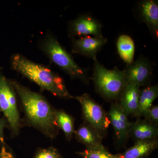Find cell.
I'll return each instance as SVG.
<instances>
[{
  "label": "cell",
  "mask_w": 158,
  "mask_h": 158,
  "mask_svg": "<svg viewBox=\"0 0 158 158\" xmlns=\"http://www.w3.org/2000/svg\"><path fill=\"white\" fill-rule=\"evenodd\" d=\"M20 103L25 121L51 140L59 134L56 121L57 109L43 95L31 90L14 80H9Z\"/></svg>",
  "instance_id": "obj_1"
},
{
  "label": "cell",
  "mask_w": 158,
  "mask_h": 158,
  "mask_svg": "<svg viewBox=\"0 0 158 158\" xmlns=\"http://www.w3.org/2000/svg\"><path fill=\"white\" fill-rule=\"evenodd\" d=\"M11 63L12 69L36 84L42 90L59 98H73L63 79L47 66L35 63L20 54L12 56Z\"/></svg>",
  "instance_id": "obj_2"
},
{
  "label": "cell",
  "mask_w": 158,
  "mask_h": 158,
  "mask_svg": "<svg viewBox=\"0 0 158 158\" xmlns=\"http://www.w3.org/2000/svg\"><path fill=\"white\" fill-rule=\"evenodd\" d=\"M40 46L51 61L71 78L79 79L85 84L90 83L88 68H82L77 64L71 54L52 34H46Z\"/></svg>",
  "instance_id": "obj_3"
},
{
  "label": "cell",
  "mask_w": 158,
  "mask_h": 158,
  "mask_svg": "<svg viewBox=\"0 0 158 158\" xmlns=\"http://www.w3.org/2000/svg\"><path fill=\"white\" fill-rule=\"evenodd\" d=\"M93 80L96 92L108 101H117L126 85L123 70L109 69L93 59Z\"/></svg>",
  "instance_id": "obj_4"
},
{
  "label": "cell",
  "mask_w": 158,
  "mask_h": 158,
  "mask_svg": "<svg viewBox=\"0 0 158 158\" xmlns=\"http://www.w3.org/2000/svg\"><path fill=\"white\" fill-rule=\"evenodd\" d=\"M17 101V95L9 80L0 71V107L13 138L19 136L22 125Z\"/></svg>",
  "instance_id": "obj_5"
},
{
  "label": "cell",
  "mask_w": 158,
  "mask_h": 158,
  "mask_svg": "<svg viewBox=\"0 0 158 158\" xmlns=\"http://www.w3.org/2000/svg\"><path fill=\"white\" fill-rule=\"evenodd\" d=\"M73 98L81 105L84 122L93 127L104 138L110 124L107 113L104 109L87 93L73 97Z\"/></svg>",
  "instance_id": "obj_6"
},
{
  "label": "cell",
  "mask_w": 158,
  "mask_h": 158,
  "mask_svg": "<svg viewBox=\"0 0 158 158\" xmlns=\"http://www.w3.org/2000/svg\"><path fill=\"white\" fill-rule=\"evenodd\" d=\"M126 84H135L140 87L150 85L153 67L149 59L141 56L127 65L123 69Z\"/></svg>",
  "instance_id": "obj_7"
},
{
  "label": "cell",
  "mask_w": 158,
  "mask_h": 158,
  "mask_svg": "<svg viewBox=\"0 0 158 158\" xmlns=\"http://www.w3.org/2000/svg\"><path fill=\"white\" fill-rule=\"evenodd\" d=\"M101 23L90 15L79 16L69 23V35L72 38L75 37H103Z\"/></svg>",
  "instance_id": "obj_8"
},
{
  "label": "cell",
  "mask_w": 158,
  "mask_h": 158,
  "mask_svg": "<svg viewBox=\"0 0 158 158\" xmlns=\"http://www.w3.org/2000/svg\"><path fill=\"white\" fill-rule=\"evenodd\" d=\"M107 114L114 130L117 144L124 145L129 138L131 122L129 121L128 116L118 101L112 104Z\"/></svg>",
  "instance_id": "obj_9"
},
{
  "label": "cell",
  "mask_w": 158,
  "mask_h": 158,
  "mask_svg": "<svg viewBox=\"0 0 158 158\" xmlns=\"http://www.w3.org/2000/svg\"><path fill=\"white\" fill-rule=\"evenodd\" d=\"M107 42V39L104 37L73 38L71 52L73 54H79L93 60L97 58V55Z\"/></svg>",
  "instance_id": "obj_10"
},
{
  "label": "cell",
  "mask_w": 158,
  "mask_h": 158,
  "mask_svg": "<svg viewBox=\"0 0 158 158\" xmlns=\"http://www.w3.org/2000/svg\"><path fill=\"white\" fill-rule=\"evenodd\" d=\"M139 19L147 25L154 36L158 37V3L155 0H143L138 3Z\"/></svg>",
  "instance_id": "obj_11"
},
{
  "label": "cell",
  "mask_w": 158,
  "mask_h": 158,
  "mask_svg": "<svg viewBox=\"0 0 158 158\" xmlns=\"http://www.w3.org/2000/svg\"><path fill=\"white\" fill-rule=\"evenodd\" d=\"M158 136V126L140 118L131 122L129 138L135 143L154 140L157 139Z\"/></svg>",
  "instance_id": "obj_12"
},
{
  "label": "cell",
  "mask_w": 158,
  "mask_h": 158,
  "mask_svg": "<svg viewBox=\"0 0 158 158\" xmlns=\"http://www.w3.org/2000/svg\"><path fill=\"white\" fill-rule=\"evenodd\" d=\"M74 135L78 142L85 145L86 149L103 146L102 144L103 138L94 128L85 122L75 130Z\"/></svg>",
  "instance_id": "obj_13"
},
{
  "label": "cell",
  "mask_w": 158,
  "mask_h": 158,
  "mask_svg": "<svg viewBox=\"0 0 158 158\" xmlns=\"http://www.w3.org/2000/svg\"><path fill=\"white\" fill-rule=\"evenodd\" d=\"M140 88L135 84H126L118 101L128 116H134L137 112Z\"/></svg>",
  "instance_id": "obj_14"
},
{
  "label": "cell",
  "mask_w": 158,
  "mask_h": 158,
  "mask_svg": "<svg viewBox=\"0 0 158 158\" xmlns=\"http://www.w3.org/2000/svg\"><path fill=\"white\" fill-rule=\"evenodd\" d=\"M158 147V138L136 142L124 152L112 154V158H146Z\"/></svg>",
  "instance_id": "obj_15"
},
{
  "label": "cell",
  "mask_w": 158,
  "mask_h": 158,
  "mask_svg": "<svg viewBox=\"0 0 158 158\" xmlns=\"http://www.w3.org/2000/svg\"><path fill=\"white\" fill-rule=\"evenodd\" d=\"M158 96L157 85H149L140 89L138 110L133 117L137 119L142 117L144 112L153 105Z\"/></svg>",
  "instance_id": "obj_16"
},
{
  "label": "cell",
  "mask_w": 158,
  "mask_h": 158,
  "mask_svg": "<svg viewBox=\"0 0 158 158\" xmlns=\"http://www.w3.org/2000/svg\"><path fill=\"white\" fill-rule=\"evenodd\" d=\"M75 118L69 114L65 110H57L56 113V121L59 130H61L65 135L66 141L72 140L75 130L74 128Z\"/></svg>",
  "instance_id": "obj_17"
},
{
  "label": "cell",
  "mask_w": 158,
  "mask_h": 158,
  "mask_svg": "<svg viewBox=\"0 0 158 158\" xmlns=\"http://www.w3.org/2000/svg\"><path fill=\"white\" fill-rule=\"evenodd\" d=\"M116 47L118 55L127 65L134 61L135 44L131 37L127 35L119 36L116 42Z\"/></svg>",
  "instance_id": "obj_18"
},
{
  "label": "cell",
  "mask_w": 158,
  "mask_h": 158,
  "mask_svg": "<svg viewBox=\"0 0 158 158\" xmlns=\"http://www.w3.org/2000/svg\"><path fill=\"white\" fill-rule=\"evenodd\" d=\"M77 154L83 158H112V154L103 146L98 148L86 149L77 152Z\"/></svg>",
  "instance_id": "obj_19"
},
{
  "label": "cell",
  "mask_w": 158,
  "mask_h": 158,
  "mask_svg": "<svg viewBox=\"0 0 158 158\" xmlns=\"http://www.w3.org/2000/svg\"><path fill=\"white\" fill-rule=\"evenodd\" d=\"M33 158H63L59 150L54 146L37 151Z\"/></svg>",
  "instance_id": "obj_20"
},
{
  "label": "cell",
  "mask_w": 158,
  "mask_h": 158,
  "mask_svg": "<svg viewBox=\"0 0 158 158\" xmlns=\"http://www.w3.org/2000/svg\"><path fill=\"white\" fill-rule=\"evenodd\" d=\"M142 117L144 119L152 124L158 125V106L152 105L144 112Z\"/></svg>",
  "instance_id": "obj_21"
},
{
  "label": "cell",
  "mask_w": 158,
  "mask_h": 158,
  "mask_svg": "<svg viewBox=\"0 0 158 158\" xmlns=\"http://www.w3.org/2000/svg\"><path fill=\"white\" fill-rule=\"evenodd\" d=\"M8 125L7 120L5 117L0 118V146H6V143L4 138V129Z\"/></svg>",
  "instance_id": "obj_22"
},
{
  "label": "cell",
  "mask_w": 158,
  "mask_h": 158,
  "mask_svg": "<svg viewBox=\"0 0 158 158\" xmlns=\"http://www.w3.org/2000/svg\"><path fill=\"white\" fill-rule=\"evenodd\" d=\"M8 158H16L14 156H11L9 157Z\"/></svg>",
  "instance_id": "obj_23"
},
{
  "label": "cell",
  "mask_w": 158,
  "mask_h": 158,
  "mask_svg": "<svg viewBox=\"0 0 158 158\" xmlns=\"http://www.w3.org/2000/svg\"><path fill=\"white\" fill-rule=\"evenodd\" d=\"M2 112V110H1V107H0V112Z\"/></svg>",
  "instance_id": "obj_24"
}]
</instances>
